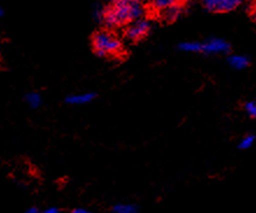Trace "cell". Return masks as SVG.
<instances>
[{
	"mask_svg": "<svg viewBox=\"0 0 256 213\" xmlns=\"http://www.w3.org/2000/svg\"><path fill=\"white\" fill-rule=\"evenodd\" d=\"M144 16V0H108L102 5V24L108 30H116Z\"/></svg>",
	"mask_w": 256,
	"mask_h": 213,
	"instance_id": "obj_1",
	"label": "cell"
},
{
	"mask_svg": "<svg viewBox=\"0 0 256 213\" xmlns=\"http://www.w3.org/2000/svg\"><path fill=\"white\" fill-rule=\"evenodd\" d=\"M92 48L100 58L118 56L124 52L122 41L111 30L97 32L92 38Z\"/></svg>",
	"mask_w": 256,
	"mask_h": 213,
	"instance_id": "obj_2",
	"label": "cell"
},
{
	"mask_svg": "<svg viewBox=\"0 0 256 213\" xmlns=\"http://www.w3.org/2000/svg\"><path fill=\"white\" fill-rule=\"evenodd\" d=\"M152 30V22L146 16L132 21L125 26V36L132 42L140 41L150 33Z\"/></svg>",
	"mask_w": 256,
	"mask_h": 213,
	"instance_id": "obj_3",
	"label": "cell"
},
{
	"mask_svg": "<svg viewBox=\"0 0 256 213\" xmlns=\"http://www.w3.org/2000/svg\"><path fill=\"white\" fill-rule=\"evenodd\" d=\"M200 5L211 13H230L242 5L244 0H199Z\"/></svg>",
	"mask_w": 256,
	"mask_h": 213,
	"instance_id": "obj_4",
	"label": "cell"
},
{
	"mask_svg": "<svg viewBox=\"0 0 256 213\" xmlns=\"http://www.w3.org/2000/svg\"><path fill=\"white\" fill-rule=\"evenodd\" d=\"M230 46L222 38H211L199 42V52L206 55H222L230 52Z\"/></svg>",
	"mask_w": 256,
	"mask_h": 213,
	"instance_id": "obj_5",
	"label": "cell"
},
{
	"mask_svg": "<svg viewBox=\"0 0 256 213\" xmlns=\"http://www.w3.org/2000/svg\"><path fill=\"white\" fill-rule=\"evenodd\" d=\"M183 10H183L182 4H178V5L170 6L168 8L160 10V12H161V16L166 21H168V22H174V21L180 19V16L183 14Z\"/></svg>",
	"mask_w": 256,
	"mask_h": 213,
	"instance_id": "obj_6",
	"label": "cell"
},
{
	"mask_svg": "<svg viewBox=\"0 0 256 213\" xmlns=\"http://www.w3.org/2000/svg\"><path fill=\"white\" fill-rule=\"evenodd\" d=\"M94 99V94L92 92H85V94H71L66 98V102L70 105H85L91 102Z\"/></svg>",
	"mask_w": 256,
	"mask_h": 213,
	"instance_id": "obj_7",
	"label": "cell"
},
{
	"mask_svg": "<svg viewBox=\"0 0 256 213\" xmlns=\"http://www.w3.org/2000/svg\"><path fill=\"white\" fill-rule=\"evenodd\" d=\"M228 64L236 70H244L250 66V58L246 55L234 54L228 58Z\"/></svg>",
	"mask_w": 256,
	"mask_h": 213,
	"instance_id": "obj_8",
	"label": "cell"
},
{
	"mask_svg": "<svg viewBox=\"0 0 256 213\" xmlns=\"http://www.w3.org/2000/svg\"><path fill=\"white\" fill-rule=\"evenodd\" d=\"M112 213H138V208L136 205L120 203L112 208Z\"/></svg>",
	"mask_w": 256,
	"mask_h": 213,
	"instance_id": "obj_9",
	"label": "cell"
},
{
	"mask_svg": "<svg viewBox=\"0 0 256 213\" xmlns=\"http://www.w3.org/2000/svg\"><path fill=\"white\" fill-rule=\"evenodd\" d=\"M183 0H152V5L156 10H162L170 6L182 4Z\"/></svg>",
	"mask_w": 256,
	"mask_h": 213,
	"instance_id": "obj_10",
	"label": "cell"
},
{
	"mask_svg": "<svg viewBox=\"0 0 256 213\" xmlns=\"http://www.w3.org/2000/svg\"><path fill=\"white\" fill-rule=\"evenodd\" d=\"M26 102L32 108H38L42 105V97L38 92H30L26 94Z\"/></svg>",
	"mask_w": 256,
	"mask_h": 213,
	"instance_id": "obj_11",
	"label": "cell"
},
{
	"mask_svg": "<svg viewBox=\"0 0 256 213\" xmlns=\"http://www.w3.org/2000/svg\"><path fill=\"white\" fill-rule=\"evenodd\" d=\"M255 142V136L254 134H247L244 136L242 139L239 142V148L242 149V150H246V149H250L252 146L254 144Z\"/></svg>",
	"mask_w": 256,
	"mask_h": 213,
	"instance_id": "obj_12",
	"label": "cell"
},
{
	"mask_svg": "<svg viewBox=\"0 0 256 213\" xmlns=\"http://www.w3.org/2000/svg\"><path fill=\"white\" fill-rule=\"evenodd\" d=\"M244 111L252 118L256 116V102L254 100H250L244 104Z\"/></svg>",
	"mask_w": 256,
	"mask_h": 213,
	"instance_id": "obj_13",
	"label": "cell"
},
{
	"mask_svg": "<svg viewBox=\"0 0 256 213\" xmlns=\"http://www.w3.org/2000/svg\"><path fill=\"white\" fill-rule=\"evenodd\" d=\"M71 213H96L91 210H88V208H74V210L71 211Z\"/></svg>",
	"mask_w": 256,
	"mask_h": 213,
	"instance_id": "obj_14",
	"label": "cell"
},
{
	"mask_svg": "<svg viewBox=\"0 0 256 213\" xmlns=\"http://www.w3.org/2000/svg\"><path fill=\"white\" fill-rule=\"evenodd\" d=\"M42 213H61L58 208H49L47 210H44Z\"/></svg>",
	"mask_w": 256,
	"mask_h": 213,
	"instance_id": "obj_15",
	"label": "cell"
},
{
	"mask_svg": "<svg viewBox=\"0 0 256 213\" xmlns=\"http://www.w3.org/2000/svg\"><path fill=\"white\" fill-rule=\"evenodd\" d=\"M26 213H41V212L38 211L36 208H30V210H27V212H26Z\"/></svg>",
	"mask_w": 256,
	"mask_h": 213,
	"instance_id": "obj_16",
	"label": "cell"
},
{
	"mask_svg": "<svg viewBox=\"0 0 256 213\" xmlns=\"http://www.w3.org/2000/svg\"><path fill=\"white\" fill-rule=\"evenodd\" d=\"M4 13H5V12H4V8L2 6H0V18L4 16Z\"/></svg>",
	"mask_w": 256,
	"mask_h": 213,
	"instance_id": "obj_17",
	"label": "cell"
}]
</instances>
